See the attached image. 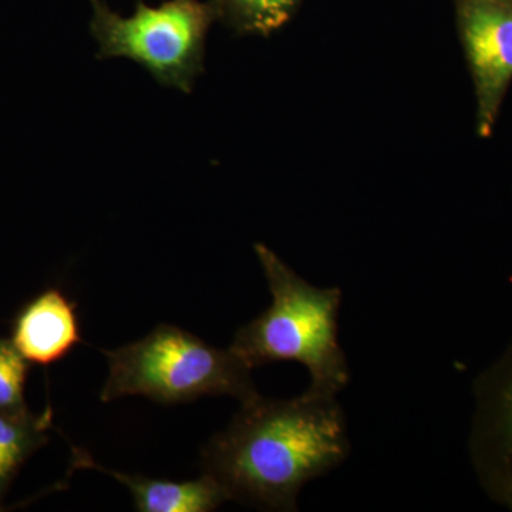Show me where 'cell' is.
<instances>
[{
	"label": "cell",
	"mask_w": 512,
	"mask_h": 512,
	"mask_svg": "<svg viewBox=\"0 0 512 512\" xmlns=\"http://www.w3.org/2000/svg\"><path fill=\"white\" fill-rule=\"evenodd\" d=\"M345 413L336 397L309 392L291 400L241 404L202 451V468L229 500L262 510L296 511L303 485L348 458Z\"/></svg>",
	"instance_id": "obj_1"
},
{
	"label": "cell",
	"mask_w": 512,
	"mask_h": 512,
	"mask_svg": "<svg viewBox=\"0 0 512 512\" xmlns=\"http://www.w3.org/2000/svg\"><path fill=\"white\" fill-rule=\"evenodd\" d=\"M254 249L272 302L238 330L229 349L252 370L276 362L301 363L311 376L306 392L338 396L350 382L338 335L342 289L313 286L265 244Z\"/></svg>",
	"instance_id": "obj_2"
},
{
	"label": "cell",
	"mask_w": 512,
	"mask_h": 512,
	"mask_svg": "<svg viewBox=\"0 0 512 512\" xmlns=\"http://www.w3.org/2000/svg\"><path fill=\"white\" fill-rule=\"evenodd\" d=\"M103 353L109 363L103 403L126 396H146L161 404L231 396L245 404L261 396L252 369L231 349L214 348L175 326H157L146 338Z\"/></svg>",
	"instance_id": "obj_3"
},
{
	"label": "cell",
	"mask_w": 512,
	"mask_h": 512,
	"mask_svg": "<svg viewBox=\"0 0 512 512\" xmlns=\"http://www.w3.org/2000/svg\"><path fill=\"white\" fill-rule=\"evenodd\" d=\"M89 3L97 59L124 57L141 64L163 86L187 94L194 90L205 72L208 32L218 22L212 0H165L160 6L137 0L128 18L113 12L104 0Z\"/></svg>",
	"instance_id": "obj_4"
},
{
	"label": "cell",
	"mask_w": 512,
	"mask_h": 512,
	"mask_svg": "<svg viewBox=\"0 0 512 512\" xmlns=\"http://www.w3.org/2000/svg\"><path fill=\"white\" fill-rule=\"evenodd\" d=\"M474 93L477 136H493L512 84V0H453Z\"/></svg>",
	"instance_id": "obj_5"
},
{
	"label": "cell",
	"mask_w": 512,
	"mask_h": 512,
	"mask_svg": "<svg viewBox=\"0 0 512 512\" xmlns=\"http://www.w3.org/2000/svg\"><path fill=\"white\" fill-rule=\"evenodd\" d=\"M82 342L77 305L59 289H47L20 312L12 343L36 365H52Z\"/></svg>",
	"instance_id": "obj_6"
},
{
	"label": "cell",
	"mask_w": 512,
	"mask_h": 512,
	"mask_svg": "<svg viewBox=\"0 0 512 512\" xmlns=\"http://www.w3.org/2000/svg\"><path fill=\"white\" fill-rule=\"evenodd\" d=\"M73 464L76 468H92L109 474L130 490L136 510L140 512H210L229 500L227 490L210 474L204 473L198 480L175 483L153 480L143 476H131L100 466L89 453L74 448Z\"/></svg>",
	"instance_id": "obj_7"
},
{
	"label": "cell",
	"mask_w": 512,
	"mask_h": 512,
	"mask_svg": "<svg viewBox=\"0 0 512 512\" xmlns=\"http://www.w3.org/2000/svg\"><path fill=\"white\" fill-rule=\"evenodd\" d=\"M218 22L237 36L269 37L284 28L303 0H212Z\"/></svg>",
	"instance_id": "obj_8"
},
{
	"label": "cell",
	"mask_w": 512,
	"mask_h": 512,
	"mask_svg": "<svg viewBox=\"0 0 512 512\" xmlns=\"http://www.w3.org/2000/svg\"><path fill=\"white\" fill-rule=\"evenodd\" d=\"M39 427L42 426L0 414V493L39 444Z\"/></svg>",
	"instance_id": "obj_9"
},
{
	"label": "cell",
	"mask_w": 512,
	"mask_h": 512,
	"mask_svg": "<svg viewBox=\"0 0 512 512\" xmlns=\"http://www.w3.org/2000/svg\"><path fill=\"white\" fill-rule=\"evenodd\" d=\"M26 362L12 342L0 340V413H20L25 407Z\"/></svg>",
	"instance_id": "obj_10"
},
{
	"label": "cell",
	"mask_w": 512,
	"mask_h": 512,
	"mask_svg": "<svg viewBox=\"0 0 512 512\" xmlns=\"http://www.w3.org/2000/svg\"><path fill=\"white\" fill-rule=\"evenodd\" d=\"M498 434L503 447L512 457V377L505 383L498 400Z\"/></svg>",
	"instance_id": "obj_11"
}]
</instances>
